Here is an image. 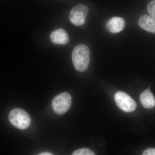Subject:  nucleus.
<instances>
[{"mask_svg": "<svg viewBox=\"0 0 155 155\" xmlns=\"http://www.w3.org/2000/svg\"><path fill=\"white\" fill-rule=\"evenodd\" d=\"M9 120L13 126L20 130L27 129L31 122V119L28 113L20 108H15L10 112Z\"/></svg>", "mask_w": 155, "mask_h": 155, "instance_id": "2", "label": "nucleus"}, {"mask_svg": "<svg viewBox=\"0 0 155 155\" xmlns=\"http://www.w3.org/2000/svg\"><path fill=\"white\" fill-rule=\"evenodd\" d=\"M142 105L146 109H152L155 106V99L153 95L150 90L147 89L143 92L140 97Z\"/></svg>", "mask_w": 155, "mask_h": 155, "instance_id": "9", "label": "nucleus"}, {"mask_svg": "<svg viewBox=\"0 0 155 155\" xmlns=\"http://www.w3.org/2000/svg\"><path fill=\"white\" fill-rule=\"evenodd\" d=\"M138 25L143 30L155 34V20L148 15H144L138 20Z\"/></svg>", "mask_w": 155, "mask_h": 155, "instance_id": "8", "label": "nucleus"}, {"mask_svg": "<svg viewBox=\"0 0 155 155\" xmlns=\"http://www.w3.org/2000/svg\"><path fill=\"white\" fill-rule=\"evenodd\" d=\"M125 22L123 18L119 17L111 18L106 24L107 30L111 33L121 32L125 28Z\"/></svg>", "mask_w": 155, "mask_h": 155, "instance_id": "6", "label": "nucleus"}, {"mask_svg": "<svg viewBox=\"0 0 155 155\" xmlns=\"http://www.w3.org/2000/svg\"><path fill=\"white\" fill-rule=\"evenodd\" d=\"M89 9L86 6L79 4L75 6L70 11L69 19L72 24L77 26L83 25L86 21L88 15Z\"/></svg>", "mask_w": 155, "mask_h": 155, "instance_id": "5", "label": "nucleus"}, {"mask_svg": "<svg viewBox=\"0 0 155 155\" xmlns=\"http://www.w3.org/2000/svg\"><path fill=\"white\" fill-rule=\"evenodd\" d=\"M143 155H155V148H150L147 149L143 151Z\"/></svg>", "mask_w": 155, "mask_h": 155, "instance_id": "12", "label": "nucleus"}, {"mask_svg": "<svg viewBox=\"0 0 155 155\" xmlns=\"http://www.w3.org/2000/svg\"><path fill=\"white\" fill-rule=\"evenodd\" d=\"M114 98L117 106L122 111L130 113L135 110L136 103L127 94L124 92L119 91L116 93Z\"/></svg>", "mask_w": 155, "mask_h": 155, "instance_id": "4", "label": "nucleus"}, {"mask_svg": "<svg viewBox=\"0 0 155 155\" xmlns=\"http://www.w3.org/2000/svg\"><path fill=\"white\" fill-rule=\"evenodd\" d=\"M148 12L151 17L155 20V0L150 2L147 7Z\"/></svg>", "mask_w": 155, "mask_h": 155, "instance_id": "11", "label": "nucleus"}, {"mask_svg": "<svg viewBox=\"0 0 155 155\" xmlns=\"http://www.w3.org/2000/svg\"><path fill=\"white\" fill-rule=\"evenodd\" d=\"M39 155H52L53 154L49 152H43L39 154Z\"/></svg>", "mask_w": 155, "mask_h": 155, "instance_id": "13", "label": "nucleus"}, {"mask_svg": "<svg viewBox=\"0 0 155 155\" xmlns=\"http://www.w3.org/2000/svg\"><path fill=\"white\" fill-rule=\"evenodd\" d=\"M72 155H94V153L88 148H81L75 151Z\"/></svg>", "mask_w": 155, "mask_h": 155, "instance_id": "10", "label": "nucleus"}, {"mask_svg": "<svg viewBox=\"0 0 155 155\" xmlns=\"http://www.w3.org/2000/svg\"><path fill=\"white\" fill-rule=\"evenodd\" d=\"M50 39L55 45H66L69 41V37L66 31L58 28L54 31L50 35Z\"/></svg>", "mask_w": 155, "mask_h": 155, "instance_id": "7", "label": "nucleus"}, {"mask_svg": "<svg viewBox=\"0 0 155 155\" xmlns=\"http://www.w3.org/2000/svg\"><path fill=\"white\" fill-rule=\"evenodd\" d=\"M71 103V96L68 93L64 92L54 97L52 102V107L56 114L63 115L69 110Z\"/></svg>", "mask_w": 155, "mask_h": 155, "instance_id": "3", "label": "nucleus"}, {"mask_svg": "<svg viewBox=\"0 0 155 155\" xmlns=\"http://www.w3.org/2000/svg\"><path fill=\"white\" fill-rule=\"evenodd\" d=\"M72 60L75 69L79 72H84L88 68L90 61V51L86 45L75 46L72 51Z\"/></svg>", "mask_w": 155, "mask_h": 155, "instance_id": "1", "label": "nucleus"}]
</instances>
